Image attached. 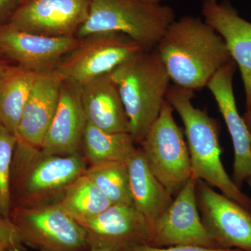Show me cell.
Instances as JSON below:
<instances>
[{
    "label": "cell",
    "instance_id": "6da1fadb",
    "mask_svg": "<svg viewBox=\"0 0 251 251\" xmlns=\"http://www.w3.org/2000/svg\"><path fill=\"white\" fill-rule=\"evenodd\" d=\"M155 49L174 85L193 91L206 87L220 69L233 61L219 33L193 16L175 20Z\"/></svg>",
    "mask_w": 251,
    "mask_h": 251
},
{
    "label": "cell",
    "instance_id": "7a4b0ae2",
    "mask_svg": "<svg viewBox=\"0 0 251 251\" xmlns=\"http://www.w3.org/2000/svg\"><path fill=\"white\" fill-rule=\"evenodd\" d=\"M194 91L171 85L166 100L184 126L192 167V176L218 188L221 193L251 209V198L234 182L221 160L220 127L216 119L193 105Z\"/></svg>",
    "mask_w": 251,
    "mask_h": 251
},
{
    "label": "cell",
    "instance_id": "3957f363",
    "mask_svg": "<svg viewBox=\"0 0 251 251\" xmlns=\"http://www.w3.org/2000/svg\"><path fill=\"white\" fill-rule=\"evenodd\" d=\"M130 124V134L140 144L159 116L171 78L156 49L141 50L110 73Z\"/></svg>",
    "mask_w": 251,
    "mask_h": 251
},
{
    "label": "cell",
    "instance_id": "277c9868",
    "mask_svg": "<svg viewBox=\"0 0 251 251\" xmlns=\"http://www.w3.org/2000/svg\"><path fill=\"white\" fill-rule=\"evenodd\" d=\"M175 20L174 10L167 5L143 0H90V14L76 37L115 31L128 36L145 50H151Z\"/></svg>",
    "mask_w": 251,
    "mask_h": 251
},
{
    "label": "cell",
    "instance_id": "5b68a950",
    "mask_svg": "<svg viewBox=\"0 0 251 251\" xmlns=\"http://www.w3.org/2000/svg\"><path fill=\"white\" fill-rule=\"evenodd\" d=\"M16 186L18 205L35 206L57 202L66 189L84 174L87 162L80 153L50 156L17 144Z\"/></svg>",
    "mask_w": 251,
    "mask_h": 251
},
{
    "label": "cell",
    "instance_id": "8992f818",
    "mask_svg": "<svg viewBox=\"0 0 251 251\" xmlns=\"http://www.w3.org/2000/svg\"><path fill=\"white\" fill-rule=\"evenodd\" d=\"M23 245L38 251H86L85 229L56 202L18 205L10 213Z\"/></svg>",
    "mask_w": 251,
    "mask_h": 251
},
{
    "label": "cell",
    "instance_id": "52a82bcc",
    "mask_svg": "<svg viewBox=\"0 0 251 251\" xmlns=\"http://www.w3.org/2000/svg\"><path fill=\"white\" fill-rule=\"evenodd\" d=\"M173 111L166 100L159 116L140 144L149 168L173 196L192 176L187 143Z\"/></svg>",
    "mask_w": 251,
    "mask_h": 251
},
{
    "label": "cell",
    "instance_id": "ba28073f",
    "mask_svg": "<svg viewBox=\"0 0 251 251\" xmlns=\"http://www.w3.org/2000/svg\"><path fill=\"white\" fill-rule=\"evenodd\" d=\"M141 50L122 33H95L80 39L78 45L61 60L56 69L64 81L80 87L111 72Z\"/></svg>",
    "mask_w": 251,
    "mask_h": 251
},
{
    "label": "cell",
    "instance_id": "9c48e42d",
    "mask_svg": "<svg viewBox=\"0 0 251 251\" xmlns=\"http://www.w3.org/2000/svg\"><path fill=\"white\" fill-rule=\"evenodd\" d=\"M196 192L202 224L218 247L251 251V209L201 180Z\"/></svg>",
    "mask_w": 251,
    "mask_h": 251
},
{
    "label": "cell",
    "instance_id": "30bf717a",
    "mask_svg": "<svg viewBox=\"0 0 251 251\" xmlns=\"http://www.w3.org/2000/svg\"><path fill=\"white\" fill-rule=\"evenodd\" d=\"M197 180L191 176L171 205L151 225L148 244L155 247L219 248L202 224L196 199Z\"/></svg>",
    "mask_w": 251,
    "mask_h": 251
},
{
    "label": "cell",
    "instance_id": "8fae6325",
    "mask_svg": "<svg viewBox=\"0 0 251 251\" xmlns=\"http://www.w3.org/2000/svg\"><path fill=\"white\" fill-rule=\"evenodd\" d=\"M90 9V0H27L8 23L32 34L70 37L76 36Z\"/></svg>",
    "mask_w": 251,
    "mask_h": 251
},
{
    "label": "cell",
    "instance_id": "7c38bea8",
    "mask_svg": "<svg viewBox=\"0 0 251 251\" xmlns=\"http://www.w3.org/2000/svg\"><path fill=\"white\" fill-rule=\"evenodd\" d=\"M79 43L76 36L51 37L21 30L9 23L0 25V52L37 74L56 69Z\"/></svg>",
    "mask_w": 251,
    "mask_h": 251
},
{
    "label": "cell",
    "instance_id": "4fadbf2b",
    "mask_svg": "<svg viewBox=\"0 0 251 251\" xmlns=\"http://www.w3.org/2000/svg\"><path fill=\"white\" fill-rule=\"evenodd\" d=\"M78 224L85 229L90 248L125 251L148 244L151 236L150 223L128 204H112L94 219Z\"/></svg>",
    "mask_w": 251,
    "mask_h": 251
},
{
    "label": "cell",
    "instance_id": "5bb4252c",
    "mask_svg": "<svg viewBox=\"0 0 251 251\" xmlns=\"http://www.w3.org/2000/svg\"><path fill=\"white\" fill-rule=\"evenodd\" d=\"M236 69L234 61L226 64L213 75L206 87L214 96L230 135L234 149L232 179L241 188L251 179V135L238 111L234 97L233 77Z\"/></svg>",
    "mask_w": 251,
    "mask_h": 251
},
{
    "label": "cell",
    "instance_id": "9a60e30c",
    "mask_svg": "<svg viewBox=\"0 0 251 251\" xmlns=\"http://www.w3.org/2000/svg\"><path fill=\"white\" fill-rule=\"evenodd\" d=\"M202 14L204 21L224 39L239 67L248 110L251 108V23L241 17L227 1L204 0Z\"/></svg>",
    "mask_w": 251,
    "mask_h": 251
},
{
    "label": "cell",
    "instance_id": "2e32d148",
    "mask_svg": "<svg viewBox=\"0 0 251 251\" xmlns=\"http://www.w3.org/2000/svg\"><path fill=\"white\" fill-rule=\"evenodd\" d=\"M63 82L57 69L39 74L16 129L18 144L40 150L57 110Z\"/></svg>",
    "mask_w": 251,
    "mask_h": 251
},
{
    "label": "cell",
    "instance_id": "e0dca14e",
    "mask_svg": "<svg viewBox=\"0 0 251 251\" xmlns=\"http://www.w3.org/2000/svg\"><path fill=\"white\" fill-rule=\"evenodd\" d=\"M87 124L79 87L64 81L58 105L40 149L50 156L80 153Z\"/></svg>",
    "mask_w": 251,
    "mask_h": 251
},
{
    "label": "cell",
    "instance_id": "ac0fdd59",
    "mask_svg": "<svg viewBox=\"0 0 251 251\" xmlns=\"http://www.w3.org/2000/svg\"><path fill=\"white\" fill-rule=\"evenodd\" d=\"M87 122L109 133H129L130 124L121 96L110 73L79 87Z\"/></svg>",
    "mask_w": 251,
    "mask_h": 251
},
{
    "label": "cell",
    "instance_id": "d6986e66",
    "mask_svg": "<svg viewBox=\"0 0 251 251\" xmlns=\"http://www.w3.org/2000/svg\"><path fill=\"white\" fill-rule=\"evenodd\" d=\"M133 204L150 226L173 202V196L149 168L143 150L138 147L127 160Z\"/></svg>",
    "mask_w": 251,
    "mask_h": 251
},
{
    "label": "cell",
    "instance_id": "ffe728a7",
    "mask_svg": "<svg viewBox=\"0 0 251 251\" xmlns=\"http://www.w3.org/2000/svg\"><path fill=\"white\" fill-rule=\"evenodd\" d=\"M39 74L19 65L0 74V124L15 135Z\"/></svg>",
    "mask_w": 251,
    "mask_h": 251
},
{
    "label": "cell",
    "instance_id": "44dd1931",
    "mask_svg": "<svg viewBox=\"0 0 251 251\" xmlns=\"http://www.w3.org/2000/svg\"><path fill=\"white\" fill-rule=\"evenodd\" d=\"M82 147L90 166L126 162L138 147L129 133H109L87 122Z\"/></svg>",
    "mask_w": 251,
    "mask_h": 251
},
{
    "label": "cell",
    "instance_id": "7402d4cb",
    "mask_svg": "<svg viewBox=\"0 0 251 251\" xmlns=\"http://www.w3.org/2000/svg\"><path fill=\"white\" fill-rule=\"evenodd\" d=\"M55 202L77 223L94 219L112 204L85 173L75 180Z\"/></svg>",
    "mask_w": 251,
    "mask_h": 251
},
{
    "label": "cell",
    "instance_id": "603a6c76",
    "mask_svg": "<svg viewBox=\"0 0 251 251\" xmlns=\"http://www.w3.org/2000/svg\"><path fill=\"white\" fill-rule=\"evenodd\" d=\"M85 174L103 191L112 204L133 205L126 162L90 166Z\"/></svg>",
    "mask_w": 251,
    "mask_h": 251
},
{
    "label": "cell",
    "instance_id": "cb8c5ba5",
    "mask_svg": "<svg viewBox=\"0 0 251 251\" xmlns=\"http://www.w3.org/2000/svg\"><path fill=\"white\" fill-rule=\"evenodd\" d=\"M17 138L0 124V216L9 219L11 213V180L13 157Z\"/></svg>",
    "mask_w": 251,
    "mask_h": 251
},
{
    "label": "cell",
    "instance_id": "d4e9b609",
    "mask_svg": "<svg viewBox=\"0 0 251 251\" xmlns=\"http://www.w3.org/2000/svg\"><path fill=\"white\" fill-rule=\"evenodd\" d=\"M0 251H24V245L11 220L0 216Z\"/></svg>",
    "mask_w": 251,
    "mask_h": 251
},
{
    "label": "cell",
    "instance_id": "484cf974",
    "mask_svg": "<svg viewBox=\"0 0 251 251\" xmlns=\"http://www.w3.org/2000/svg\"><path fill=\"white\" fill-rule=\"evenodd\" d=\"M125 251H244L237 249L208 248L198 246H175L169 247H155L148 244H138Z\"/></svg>",
    "mask_w": 251,
    "mask_h": 251
},
{
    "label": "cell",
    "instance_id": "4316f807",
    "mask_svg": "<svg viewBox=\"0 0 251 251\" xmlns=\"http://www.w3.org/2000/svg\"><path fill=\"white\" fill-rule=\"evenodd\" d=\"M25 0H0V25L9 22Z\"/></svg>",
    "mask_w": 251,
    "mask_h": 251
},
{
    "label": "cell",
    "instance_id": "83f0119b",
    "mask_svg": "<svg viewBox=\"0 0 251 251\" xmlns=\"http://www.w3.org/2000/svg\"><path fill=\"white\" fill-rule=\"evenodd\" d=\"M242 117L251 135V108L248 109Z\"/></svg>",
    "mask_w": 251,
    "mask_h": 251
},
{
    "label": "cell",
    "instance_id": "f1b7e54d",
    "mask_svg": "<svg viewBox=\"0 0 251 251\" xmlns=\"http://www.w3.org/2000/svg\"><path fill=\"white\" fill-rule=\"evenodd\" d=\"M2 56V54L0 52V74H1V73L8 67V66L6 65V63H5L4 60H3Z\"/></svg>",
    "mask_w": 251,
    "mask_h": 251
},
{
    "label": "cell",
    "instance_id": "f546056e",
    "mask_svg": "<svg viewBox=\"0 0 251 251\" xmlns=\"http://www.w3.org/2000/svg\"><path fill=\"white\" fill-rule=\"evenodd\" d=\"M143 1L151 3V4H162V2L166 0H143Z\"/></svg>",
    "mask_w": 251,
    "mask_h": 251
},
{
    "label": "cell",
    "instance_id": "4dcf8cb0",
    "mask_svg": "<svg viewBox=\"0 0 251 251\" xmlns=\"http://www.w3.org/2000/svg\"><path fill=\"white\" fill-rule=\"evenodd\" d=\"M86 251H110L106 249H99V248H90L88 250Z\"/></svg>",
    "mask_w": 251,
    "mask_h": 251
},
{
    "label": "cell",
    "instance_id": "1f68e13d",
    "mask_svg": "<svg viewBox=\"0 0 251 251\" xmlns=\"http://www.w3.org/2000/svg\"><path fill=\"white\" fill-rule=\"evenodd\" d=\"M247 183L249 184V187H250L251 189V179L248 180Z\"/></svg>",
    "mask_w": 251,
    "mask_h": 251
},
{
    "label": "cell",
    "instance_id": "d6a6232c",
    "mask_svg": "<svg viewBox=\"0 0 251 251\" xmlns=\"http://www.w3.org/2000/svg\"><path fill=\"white\" fill-rule=\"evenodd\" d=\"M25 1H27V0H25Z\"/></svg>",
    "mask_w": 251,
    "mask_h": 251
},
{
    "label": "cell",
    "instance_id": "836d02e7",
    "mask_svg": "<svg viewBox=\"0 0 251 251\" xmlns=\"http://www.w3.org/2000/svg\"></svg>",
    "mask_w": 251,
    "mask_h": 251
}]
</instances>
